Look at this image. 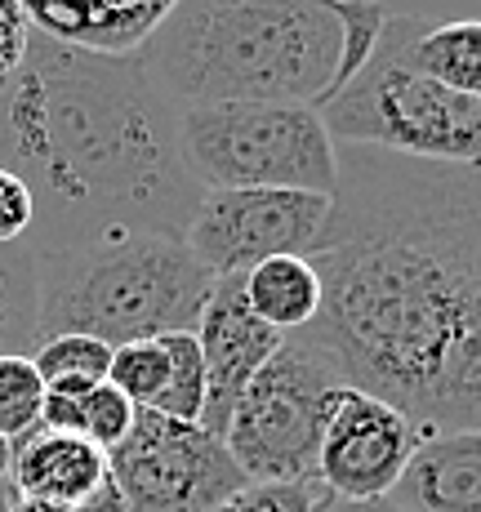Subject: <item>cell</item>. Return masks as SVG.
<instances>
[{
  "instance_id": "12",
  "label": "cell",
  "mask_w": 481,
  "mask_h": 512,
  "mask_svg": "<svg viewBox=\"0 0 481 512\" xmlns=\"http://www.w3.org/2000/svg\"><path fill=\"white\" fill-rule=\"evenodd\" d=\"M388 504L401 512H481V432L424 437Z\"/></svg>"
},
{
  "instance_id": "27",
  "label": "cell",
  "mask_w": 481,
  "mask_h": 512,
  "mask_svg": "<svg viewBox=\"0 0 481 512\" xmlns=\"http://www.w3.org/2000/svg\"><path fill=\"white\" fill-rule=\"evenodd\" d=\"M9 512H72L67 504H54V499H27V495H14V508Z\"/></svg>"
},
{
  "instance_id": "8",
  "label": "cell",
  "mask_w": 481,
  "mask_h": 512,
  "mask_svg": "<svg viewBox=\"0 0 481 512\" xmlns=\"http://www.w3.org/2000/svg\"><path fill=\"white\" fill-rule=\"evenodd\" d=\"M107 477L130 512H214L250 486L214 432L156 410H139L130 437L107 450Z\"/></svg>"
},
{
  "instance_id": "18",
  "label": "cell",
  "mask_w": 481,
  "mask_h": 512,
  "mask_svg": "<svg viewBox=\"0 0 481 512\" xmlns=\"http://www.w3.org/2000/svg\"><path fill=\"white\" fill-rule=\"evenodd\" d=\"M107 383L121 397H130L139 410H156L170 388V352L161 339H139L112 348V366H107Z\"/></svg>"
},
{
  "instance_id": "29",
  "label": "cell",
  "mask_w": 481,
  "mask_h": 512,
  "mask_svg": "<svg viewBox=\"0 0 481 512\" xmlns=\"http://www.w3.org/2000/svg\"><path fill=\"white\" fill-rule=\"evenodd\" d=\"M0 477H9V441H0Z\"/></svg>"
},
{
  "instance_id": "5",
  "label": "cell",
  "mask_w": 481,
  "mask_h": 512,
  "mask_svg": "<svg viewBox=\"0 0 481 512\" xmlns=\"http://www.w3.org/2000/svg\"><path fill=\"white\" fill-rule=\"evenodd\" d=\"M424 14H392L366 67L321 107L330 139L481 170V98L455 94L406 63Z\"/></svg>"
},
{
  "instance_id": "1",
  "label": "cell",
  "mask_w": 481,
  "mask_h": 512,
  "mask_svg": "<svg viewBox=\"0 0 481 512\" xmlns=\"http://www.w3.org/2000/svg\"><path fill=\"white\" fill-rule=\"evenodd\" d=\"M308 339L424 437L481 432V170L339 143Z\"/></svg>"
},
{
  "instance_id": "15",
  "label": "cell",
  "mask_w": 481,
  "mask_h": 512,
  "mask_svg": "<svg viewBox=\"0 0 481 512\" xmlns=\"http://www.w3.org/2000/svg\"><path fill=\"white\" fill-rule=\"evenodd\" d=\"M406 63L446 90L481 98V18H424L406 45Z\"/></svg>"
},
{
  "instance_id": "11",
  "label": "cell",
  "mask_w": 481,
  "mask_h": 512,
  "mask_svg": "<svg viewBox=\"0 0 481 512\" xmlns=\"http://www.w3.org/2000/svg\"><path fill=\"white\" fill-rule=\"evenodd\" d=\"M281 339L286 334L263 326L250 312V303L241 294V277L214 281L210 303L201 312V326H196V343H201L205 357V415H201L205 432H214L223 441L241 392L250 388L254 374L268 366V357L281 348Z\"/></svg>"
},
{
  "instance_id": "25",
  "label": "cell",
  "mask_w": 481,
  "mask_h": 512,
  "mask_svg": "<svg viewBox=\"0 0 481 512\" xmlns=\"http://www.w3.org/2000/svg\"><path fill=\"white\" fill-rule=\"evenodd\" d=\"M312 512H401L392 508L388 499H339V495H326V490L317 486V504Z\"/></svg>"
},
{
  "instance_id": "4",
  "label": "cell",
  "mask_w": 481,
  "mask_h": 512,
  "mask_svg": "<svg viewBox=\"0 0 481 512\" xmlns=\"http://www.w3.org/2000/svg\"><path fill=\"white\" fill-rule=\"evenodd\" d=\"M214 277L183 236L98 232L36 254V343L90 334L107 348L196 334Z\"/></svg>"
},
{
  "instance_id": "20",
  "label": "cell",
  "mask_w": 481,
  "mask_h": 512,
  "mask_svg": "<svg viewBox=\"0 0 481 512\" xmlns=\"http://www.w3.org/2000/svg\"><path fill=\"white\" fill-rule=\"evenodd\" d=\"M165 352H170V388H165L156 415L179 419V423H201L205 415V357L196 334H165Z\"/></svg>"
},
{
  "instance_id": "13",
  "label": "cell",
  "mask_w": 481,
  "mask_h": 512,
  "mask_svg": "<svg viewBox=\"0 0 481 512\" xmlns=\"http://www.w3.org/2000/svg\"><path fill=\"white\" fill-rule=\"evenodd\" d=\"M9 481L27 499H54L76 508L107 481V455L85 437L49 432L36 423L27 437L9 446Z\"/></svg>"
},
{
  "instance_id": "26",
  "label": "cell",
  "mask_w": 481,
  "mask_h": 512,
  "mask_svg": "<svg viewBox=\"0 0 481 512\" xmlns=\"http://www.w3.org/2000/svg\"><path fill=\"white\" fill-rule=\"evenodd\" d=\"M72 512H130V504H125V495H121V490H116V481L107 477L103 486H98L94 495H85V499H81V504H76Z\"/></svg>"
},
{
  "instance_id": "10",
  "label": "cell",
  "mask_w": 481,
  "mask_h": 512,
  "mask_svg": "<svg viewBox=\"0 0 481 512\" xmlns=\"http://www.w3.org/2000/svg\"><path fill=\"white\" fill-rule=\"evenodd\" d=\"M424 432L370 392L348 388L317 450V486L339 499H388Z\"/></svg>"
},
{
  "instance_id": "9",
  "label": "cell",
  "mask_w": 481,
  "mask_h": 512,
  "mask_svg": "<svg viewBox=\"0 0 481 512\" xmlns=\"http://www.w3.org/2000/svg\"><path fill=\"white\" fill-rule=\"evenodd\" d=\"M330 196L290 192V187H237L201 192L183 232L188 250L214 281L245 277L277 254H312L326 232Z\"/></svg>"
},
{
  "instance_id": "7",
  "label": "cell",
  "mask_w": 481,
  "mask_h": 512,
  "mask_svg": "<svg viewBox=\"0 0 481 512\" xmlns=\"http://www.w3.org/2000/svg\"><path fill=\"white\" fill-rule=\"evenodd\" d=\"M348 379L308 334H286L268 366L250 379L228 419L223 446L245 481H312L326 423L339 410Z\"/></svg>"
},
{
  "instance_id": "19",
  "label": "cell",
  "mask_w": 481,
  "mask_h": 512,
  "mask_svg": "<svg viewBox=\"0 0 481 512\" xmlns=\"http://www.w3.org/2000/svg\"><path fill=\"white\" fill-rule=\"evenodd\" d=\"M41 406H45V379L36 374L32 357L5 352L0 357V441L14 446L18 437H27L41 423Z\"/></svg>"
},
{
  "instance_id": "17",
  "label": "cell",
  "mask_w": 481,
  "mask_h": 512,
  "mask_svg": "<svg viewBox=\"0 0 481 512\" xmlns=\"http://www.w3.org/2000/svg\"><path fill=\"white\" fill-rule=\"evenodd\" d=\"M32 366L45 379V392H72L85 397L90 388L107 383L112 348L90 334H49L32 348Z\"/></svg>"
},
{
  "instance_id": "23",
  "label": "cell",
  "mask_w": 481,
  "mask_h": 512,
  "mask_svg": "<svg viewBox=\"0 0 481 512\" xmlns=\"http://www.w3.org/2000/svg\"><path fill=\"white\" fill-rule=\"evenodd\" d=\"M36 232V201L14 170L0 165V245H23Z\"/></svg>"
},
{
  "instance_id": "2",
  "label": "cell",
  "mask_w": 481,
  "mask_h": 512,
  "mask_svg": "<svg viewBox=\"0 0 481 512\" xmlns=\"http://www.w3.org/2000/svg\"><path fill=\"white\" fill-rule=\"evenodd\" d=\"M0 165L36 201V254L116 228L183 236L201 201L179 152V107L139 58L45 32L0 81Z\"/></svg>"
},
{
  "instance_id": "21",
  "label": "cell",
  "mask_w": 481,
  "mask_h": 512,
  "mask_svg": "<svg viewBox=\"0 0 481 512\" xmlns=\"http://www.w3.org/2000/svg\"><path fill=\"white\" fill-rule=\"evenodd\" d=\"M134 419H139V406H134L130 397H121L112 383H98V388H90L81 401V437L94 441L103 455L130 437Z\"/></svg>"
},
{
  "instance_id": "14",
  "label": "cell",
  "mask_w": 481,
  "mask_h": 512,
  "mask_svg": "<svg viewBox=\"0 0 481 512\" xmlns=\"http://www.w3.org/2000/svg\"><path fill=\"white\" fill-rule=\"evenodd\" d=\"M241 294L250 312L277 334H299L321 312V277L308 254H277L241 277Z\"/></svg>"
},
{
  "instance_id": "6",
  "label": "cell",
  "mask_w": 481,
  "mask_h": 512,
  "mask_svg": "<svg viewBox=\"0 0 481 512\" xmlns=\"http://www.w3.org/2000/svg\"><path fill=\"white\" fill-rule=\"evenodd\" d=\"M179 152L201 192L290 187L335 196L339 143L321 112L294 103L179 107Z\"/></svg>"
},
{
  "instance_id": "24",
  "label": "cell",
  "mask_w": 481,
  "mask_h": 512,
  "mask_svg": "<svg viewBox=\"0 0 481 512\" xmlns=\"http://www.w3.org/2000/svg\"><path fill=\"white\" fill-rule=\"evenodd\" d=\"M32 32L36 27H32V18H27V9L18 5V0H0V81H9V76L23 67Z\"/></svg>"
},
{
  "instance_id": "3",
  "label": "cell",
  "mask_w": 481,
  "mask_h": 512,
  "mask_svg": "<svg viewBox=\"0 0 481 512\" xmlns=\"http://www.w3.org/2000/svg\"><path fill=\"white\" fill-rule=\"evenodd\" d=\"M379 0H170L134 49L174 107H321L366 67L388 27Z\"/></svg>"
},
{
  "instance_id": "22",
  "label": "cell",
  "mask_w": 481,
  "mask_h": 512,
  "mask_svg": "<svg viewBox=\"0 0 481 512\" xmlns=\"http://www.w3.org/2000/svg\"><path fill=\"white\" fill-rule=\"evenodd\" d=\"M317 486L312 481H250L214 512H312Z\"/></svg>"
},
{
  "instance_id": "28",
  "label": "cell",
  "mask_w": 481,
  "mask_h": 512,
  "mask_svg": "<svg viewBox=\"0 0 481 512\" xmlns=\"http://www.w3.org/2000/svg\"><path fill=\"white\" fill-rule=\"evenodd\" d=\"M14 495H18V490H14V481H9V477H0V512H9V508H14Z\"/></svg>"
},
{
  "instance_id": "16",
  "label": "cell",
  "mask_w": 481,
  "mask_h": 512,
  "mask_svg": "<svg viewBox=\"0 0 481 512\" xmlns=\"http://www.w3.org/2000/svg\"><path fill=\"white\" fill-rule=\"evenodd\" d=\"M36 348V250L32 241L0 245V357Z\"/></svg>"
}]
</instances>
